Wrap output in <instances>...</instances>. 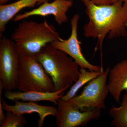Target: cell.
<instances>
[{
    "label": "cell",
    "instance_id": "obj_9",
    "mask_svg": "<svg viewBox=\"0 0 127 127\" xmlns=\"http://www.w3.org/2000/svg\"><path fill=\"white\" fill-rule=\"evenodd\" d=\"M73 4L72 0H55L52 2H46L36 9L23 14H17L13 20L17 22L33 16L52 15L58 24L62 25L68 21L66 13Z\"/></svg>",
    "mask_w": 127,
    "mask_h": 127
},
{
    "label": "cell",
    "instance_id": "obj_8",
    "mask_svg": "<svg viewBox=\"0 0 127 127\" xmlns=\"http://www.w3.org/2000/svg\"><path fill=\"white\" fill-rule=\"evenodd\" d=\"M79 19V14H76L71 19V32L70 36L68 39L63 40L61 38L51 43L50 45L71 57L81 68L95 71H104L101 66L93 65L89 62L82 53L81 42L78 37V25Z\"/></svg>",
    "mask_w": 127,
    "mask_h": 127
},
{
    "label": "cell",
    "instance_id": "obj_20",
    "mask_svg": "<svg viewBox=\"0 0 127 127\" xmlns=\"http://www.w3.org/2000/svg\"><path fill=\"white\" fill-rule=\"evenodd\" d=\"M118 0H120L123 1V2L124 4H127V0H114V2Z\"/></svg>",
    "mask_w": 127,
    "mask_h": 127
},
{
    "label": "cell",
    "instance_id": "obj_15",
    "mask_svg": "<svg viewBox=\"0 0 127 127\" xmlns=\"http://www.w3.org/2000/svg\"><path fill=\"white\" fill-rule=\"evenodd\" d=\"M112 118V125L117 127H127V91L123 96L120 106H113L108 110Z\"/></svg>",
    "mask_w": 127,
    "mask_h": 127
},
{
    "label": "cell",
    "instance_id": "obj_6",
    "mask_svg": "<svg viewBox=\"0 0 127 127\" xmlns=\"http://www.w3.org/2000/svg\"><path fill=\"white\" fill-rule=\"evenodd\" d=\"M20 56L14 41L2 37L0 41V79L5 91L17 88Z\"/></svg>",
    "mask_w": 127,
    "mask_h": 127
},
{
    "label": "cell",
    "instance_id": "obj_5",
    "mask_svg": "<svg viewBox=\"0 0 127 127\" xmlns=\"http://www.w3.org/2000/svg\"><path fill=\"white\" fill-rule=\"evenodd\" d=\"M110 69L108 67L101 75L89 82L81 94L69 101L82 110L105 108V100L109 93L107 79Z\"/></svg>",
    "mask_w": 127,
    "mask_h": 127
},
{
    "label": "cell",
    "instance_id": "obj_12",
    "mask_svg": "<svg viewBox=\"0 0 127 127\" xmlns=\"http://www.w3.org/2000/svg\"><path fill=\"white\" fill-rule=\"evenodd\" d=\"M68 88L50 92L30 91H6L4 93L5 97L9 100L26 101L35 102L40 101H48L57 105L58 101L63 96L64 92Z\"/></svg>",
    "mask_w": 127,
    "mask_h": 127
},
{
    "label": "cell",
    "instance_id": "obj_16",
    "mask_svg": "<svg viewBox=\"0 0 127 127\" xmlns=\"http://www.w3.org/2000/svg\"><path fill=\"white\" fill-rule=\"evenodd\" d=\"M4 122L0 127H22L27 123L23 115H19L11 112H7Z\"/></svg>",
    "mask_w": 127,
    "mask_h": 127
},
{
    "label": "cell",
    "instance_id": "obj_21",
    "mask_svg": "<svg viewBox=\"0 0 127 127\" xmlns=\"http://www.w3.org/2000/svg\"><path fill=\"white\" fill-rule=\"evenodd\" d=\"M125 26H126V27L127 28V20L126 22V23H125Z\"/></svg>",
    "mask_w": 127,
    "mask_h": 127
},
{
    "label": "cell",
    "instance_id": "obj_19",
    "mask_svg": "<svg viewBox=\"0 0 127 127\" xmlns=\"http://www.w3.org/2000/svg\"><path fill=\"white\" fill-rule=\"evenodd\" d=\"M11 0H0V5H3L6 4L7 2H9V1ZM14 0L17 1L19 0Z\"/></svg>",
    "mask_w": 127,
    "mask_h": 127
},
{
    "label": "cell",
    "instance_id": "obj_2",
    "mask_svg": "<svg viewBox=\"0 0 127 127\" xmlns=\"http://www.w3.org/2000/svg\"><path fill=\"white\" fill-rule=\"evenodd\" d=\"M61 38L54 26L46 20L40 23L21 22L11 35L20 54L34 56L47 45Z\"/></svg>",
    "mask_w": 127,
    "mask_h": 127
},
{
    "label": "cell",
    "instance_id": "obj_18",
    "mask_svg": "<svg viewBox=\"0 0 127 127\" xmlns=\"http://www.w3.org/2000/svg\"><path fill=\"white\" fill-rule=\"evenodd\" d=\"M94 4L97 5H107L113 4V0H91Z\"/></svg>",
    "mask_w": 127,
    "mask_h": 127
},
{
    "label": "cell",
    "instance_id": "obj_11",
    "mask_svg": "<svg viewBox=\"0 0 127 127\" xmlns=\"http://www.w3.org/2000/svg\"><path fill=\"white\" fill-rule=\"evenodd\" d=\"M108 76L109 93L119 103L123 91H127V59L118 63L110 69Z\"/></svg>",
    "mask_w": 127,
    "mask_h": 127
},
{
    "label": "cell",
    "instance_id": "obj_3",
    "mask_svg": "<svg viewBox=\"0 0 127 127\" xmlns=\"http://www.w3.org/2000/svg\"><path fill=\"white\" fill-rule=\"evenodd\" d=\"M35 57L52 79L55 91L69 88L78 79L79 65L70 56L50 44Z\"/></svg>",
    "mask_w": 127,
    "mask_h": 127
},
{
    "label": "cell",
    "instance_id": "obj_14",
    "mask_svg": "<svg viewBox=\"0 0 127 127\" xmlns=\"http://www.w3.org/2000/svg\"><path fill=\"white\" fill-rule=\"evenodd\" d=\"M80 74L79 77L75 83L72 84L69 91L61 98L62 100L68 101L76 95L78 91L85 84L88 83L91 80L101 75L104 71H87L85 68H81L79 69Z\"/></svg>",
    "mask_w": 127,
    "mask_h": 127
},
{
    "label": "cell",
    "instance_id": "obj_17",
    "mask_svg": "<svg viewBox=\"0 0 127 127\" xmlns=\"http://www.w3.org/2000/svg\"><path fill=\"white\" fill-rule=\"evenodd\" d=\"M3 89H0V127L4 123L6 119V115L3 112V107L2 103V98L1 97V93Z\"/></svg>",
    "mask_w": 127,
    "mask_h": 127
},
{
    "label": "cell",
    "instance_id": "obj_7",
    "mask_svg": "<svg viewBox=\"0 0 127 127\" xmlns=\"http://www.w3.org/2000/svg\"><path fill=\"white\" fill-rule=\"evenodd\" d=\"M56 125L58 127H78L86 125L91 120L98 119L101 109L82 110L70 101L61 98L58 101Z\"/></svg>",
    "mask_w": 127,
    "mask_h": 127
},
{
    "label": "cell",
    "instance_id": "obj_10",
    "mask_svg": "<svg viewBox=\"0 0 127 127\" xmlns=\"http://www.w3.org/2000/svg\"><path fill=\"white\" fill-rule=\"evenodd\" d=\"M3 109L6 112H11L14 113L23 115L25 114L36 113L39 114V119L38 127H43L45 119L48 116H56L57 112V108L53 106L40 105L34 102H22L15 101L14 105L7 104L4 100H1Z\"/></svg>",
    "mask_w": 127,
    "mask_h": 127
},
{
    "label": "cell",
    "instance_id": "obj_4",
    "mask_svg": "<svg viewBox=\"0 0 127 127\" xmlns=\"http://www.w3.org/2000/svg\"><path fill=\"white\" fill-rule=\"evenodd\" d=\"M17 89L23 92L55 91L52 79L35 56L25 54L20 56Z\"/></svg>",
    "mask_w": 127,
    "mask_h": 127
},
{
    "label": "cell",
    "instance_id": "obj_1",
    "mask_svg": "<svg viewBox=\"0 0 127 127\" xmlns=\"http://www.w3.org/2000/svg\"><path fill=\"white\" fill-rule=\"evenodd\" d=\"M79 0L86 6L89 19L83 28L84 36L97 39L100 50L107 34L109 39L127 36V4L118 0L111 5H97L91 0Z\"/></svg>",
    "mask_w": 127,
    "mask_h": 127
},
{
    "label": "cell",
    "instance_id": "obj_13",
    "mask_svg": "<svg viewBox=\"0 0 127 127\" xmlns=\"http://www.w3.org/2000/svg\"><path fill=\"white\" fill-rule=\"evenodd\" d=\"M51 0H19L13 3L0 5V35L5 30L8 22L14 18L22 10L42 4Z\"/></svg>",
    "mask_w": 127,
    "mask_h": 127
}]
</instances>
